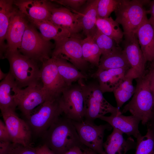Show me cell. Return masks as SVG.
<instances>
[{"mask_svg":"<svg viewBox=\"0 0 154 154\" xmlns=\"http://www.w3.org/2000/svg\"><path fill=\"white\" fill-rule=\"evenodd\" d=\"M60 116L41 137L55 154H64L75 146H84L81 143L71 120Z\"/></svg>","mask_w":154,"mask_h":154,"instance_id":"obj_1","label":"cell"},{"mask_svg":"<svg viewBox=\"0 0 154 154\" xmlns=\"http://www.w3.org/2000/svg\"><path fill=\"white\" fill-rule=\"evenodd\" d=\"M136 86L133 96L124 107L121 113L122 114L129 112L144 125L147 124L151 115L153 106L149 72L136 79Z\"/></svg>","mask_w":154,"mask_h":154,"instance_id":"obj_2","label":"cell"},{"mask_svg":"<svg viewBox=\"0 0 154 154\" xmlns=\"http://www.w3.org/2000/svg\"><path fill=\"white\" fill-rule=\"evenodd\" d=\"M5 58L9 62V71L20 88L41 82L40 68L37 62L23 55L18 50L6 52Z\"/></svg>","mask_w":154,"mask_h":154,"instance_id":"obj_3","label":"cell"},{"mask_svg":"<svg viewBox=\"0 0 154 154\" xmlns=\"http://www.w3.org/2000/svg\"><path fill=\"white\" fill-rule=\"evenodd\" d=\"M147 1L119 0L114 11L115 20L121 25L124 37L137 35L138 28L147 18V12L143 7Z\"/></svg>","mask_w":154,"mask_h":154,"instance_id":"obj_4","label":"cell"},{"mask_svg":"<svg viewBox=\"0 0 154 154\" xmlns=\"http://www.w3.org/2000/svg\"><path fill=\"white\" fill-rule=\"evenodd\" d=\"M46 100L37 111L33 112L26 121L32 135L41 137L50 126L62 114L60 97Z\"/></svg>","mask_w":154,"mask_h":154,"instance_id":"obj_5","label":"cell"},{"mask_svg":"<svg viewBox=\"0 0 154 154\" xmlns=\"http://www.w3.org/2000/svg\"><path fill=\"white\" fill-rule=\"evenodd\" d=\"M78 81L82 86L84 96V119L93 122L107 114H116L120 111L119 108L113 106L105 99L98 84H85L82 80Z\"/></svg>","mask_w":154,"mask_h":154,"instance_id":"obj_6","label":"cell"},{"mask_svg":"<svg viewBox=\"0 0 154 154\" xmlns=\"http://www.w3.org/2000/svg\"><path fill=\"white\" fill-rule=\"evenodd\" d=\"M54 46L50 40L44 39L31 23L27 26L18 50L29 58L42 63L50 58L51 50Z\"/></svg>","mask_w":154,"mask_h":154,"instance_id":"obj_7","label":"cell"},{"mask_svg":"<svg viewBox=\"0 0 154 154\" xmlns=\"http://www.w3.org/2000/svg\"><path fill=\"white\" fill-rule=\"evenodd\" d=\"M79 34L72 35L61 40L55 41V46L51 58H61L70 62L78 70L84 71L88 63L83 56L82 42Z\"/></svg>","mask_w":154,"mask_h":154,"instance_id":"obj_8","label":"cell"},{"mask_svg":"<svg viewBox=\"0 0 154 154\" xmlns=\"http://www.w3.org/2000/svg\"><path fill=\"white\" fill-rule=\"evenodd\" d=\"M82 143L98 154H106L103 148L105 131L112 127L108 123L98 125L86 119L72 120Z\"/></svg>","mask_w":154,"mask_h":154,"instance_id":"obj_9","label":"cell"},{"mask_svg":"<svg viewBox=\"0 0 154 154\" xmlns=\"http://www.w3.org/2000/svg\"><path fill=\"white\" fill-rule=\"evenodd\" d=\"M60 102L63 114L72 120L79 121L85 119V103L82 86L77 84L68 86L62 92Z\"/></svg>","mask_w":154,"mask_h":154,"instance_id":"obj_10","label":"cell"},{"mask_svg":"<svg viewBox=\"0 0 154 154\" xmlns=\"http://www.w3.org/2000/svg\"><path fill=\"white\" fill-rule=\"evenodd\" d=\"M40 78L42 89L48 99L59 98L68 87L59 74L55 59L52 58L42 63Z\"/></svg>","mask_w":154,"mask_h":154,"instance_id":"obj_11","label":"cell"},{"mask_svg":"<svg viewBox=\"0 0 154 154\" xmlns=\"http://www.w3.org/2000/svg\"><path fill=\"white\" fill-rule=\"evenodd\" d=\"M124 38L123 51L131 67L125 77L136 79L146 73L147 61L140 47L137 35Z\"/></svg>","mask_w":154,"mask_h":154,"instance_id":"obj_12","label":"cell"},{"mask_svg":"<svg viewBox=\"0 0 154 154\" xmlns=\"http://www.w3.org/2000/svg\"><path fill=\"white\" fill-rule=\"evenodd\" d=\"M1 111L12 143L24 146L31 145L33 135L26 121L18 116L15 110L7 109Z\"/></svg>","mask_w":154,"mask_h":154,"instance_id":"obj_13","label":"cell"},{"mask_svg":"<svg viewBox=\"0 0 154 154\" xmlns=\"http://www.w3.org/2000/svg\"><path fill=\"white\" fill-rule=\"evenodd\" d=\"M41 82L20 89L16 99L17 106L26 118L35 108L48 99L42 89Z\"/></svg>","mask_w":154,"mask_h":154,"instance_id":"obj_14","label":"cell"},{"mask_svg":"<svg viewBox=\"0 0 154 154\" xmlns=\"http://www.w3.org/2000/svg\"><path fill=\"white\" fill-rule=\"evenodd\" d=\"M14 4L31 23L49 21L52 9L55 6L46 0L14 1Z\"/></svg>","mask_w":154,"mask_h":154,"instance_id":"obj_15","label":"cell"},{"mask_svg":"<svg viewBox=\"0 0 154 154\" xmlns=\"http://www.w3.org/2000/svg\"><path fill=\"white\" fill-rule=\"evenodd\" d=\"M29 21L26 17L17 7L11 18L6 35L7 44L6 53L14 51L20 48Z\"/></svg>","mask_w":154,"mask_h":154,"instance_id":"obj_16","label":"cell"},{"mask_svg":"<svg viewBox=\"0 0 154 154\" xmlns=\"http://www.w3.org/2000/svg\"><path fill=\"white\" fill-rule=\"evenodd\" d=\"M80 17L79 13H73L66 7L55 6L52 9L49 21L74 35L79 34L82 30Z\"/></svg>","mask_w":154,"mask_h":154,"instance_id":"obj_17","label":"cell"},{"mask_svg":"<svg viewBox=\"0 0 154 154\" xmlns=\"http://www.w3.org/2000/svg\"><path fill=\"white\" fill-rule=\"evenodd\" d=\"M99 119L106 121L113 128L117 129L129 136L137 139L141 135L139 129L140 120L132 116H125L120 111L109 116H103Z\"/></svg>","mask_w":154,"mask_h":154,"instance_id":"obj_18","label":"cell"},{"mask_svg":"<svg viewBox=\"0 0 154 154\" xmlns=\"http://www.w3.org/2000/svg\"><path fill=\"white\" fill-rule=\"evenodd\" d=\"M129 69L120 68L96 71L92 77L98 79L99 87L103 93L113 92L124 79Z\"/></svg>","mask_w":154,"mask_h":154,"instance_id":"obj_19","label":"cell"},{"mask_svg":"<svg viewBox=\"0 0 154 154\" xmlns=\"http://www.w3.org/2000/svg\"><path fill=\"white\" fill-rule=\"evenodd\" d=\"M104 143L103 148L106 154H126L129 150L136 147V143L131 136L126 139L123 133L115 128Z\"/></svg>","mask_w":154,"mask_h":154,"instance_id":"obj_20","label":"cell"},{"mask_svg":"<svg viewBox=\"0 0 154 154\" xmlns=\"http://www.w3.org/2000/svg\"><path fill=\"white\" fill-rule=\"evenodd\" d=\"M20 88L9 71L5 78L0 83V109L15 110L16 99Z\"/></svg>","mask_w":154,"mask_h":154,"instance_id":"obj_21","label":"cell"},{"mask_svg":"<svg viewBox=\"0 0 154 154\" xmlns=\"http://www.w3.org/2000/svg\"><path fill=\"white\" fill-rule=\"evenodd\" d=\"M137 36L146 61L152 62L154 60V28L147 18L138 28Z\"/></svg>","mask_w":154,"mask_h":154,"instance_id":"obj_22","label":"cell"},{"mask_svg":"<svg viewBox=\"0 0 154 154\" xmlns=\"http://www.w3.org/2000/svg\"><path fill=\"white\" fill-rule=\"evenodd\" d=\"M14 1L0 0V47L1 58L5 53L6 46L4 44L11 18L17 9L14 7Z\"/></svg>","mask_w":154,"mask_h":154,"instance_id":"obj_23","label":"cell"},{"mask_svg":"<svg viewBox=\"0 0 154 154\" xmlns=\"http://www.w3.org/2000/svg\"><path fill=\"white\" fill-rule=\"evenodd\" d=\"M98 1V0L88 1L82 13H79L83 32L86 37H92L97 29L96 23Z\"/></svg>","mask_w":154,"mask_h":154,"instance_id":"obj_24","label":"cell"},{"mask_svg":"<svg viewBox=\"0 0 154 154\" xmlns=\"http://www.w3.org/2000/svg\"><path fill=\"white\" fill-rule=\"evenodd\" d=\"M97 71L109 69L127 68L130 66L123 52L119 46L110 53L101 57Z\"/></svg>","mask_w":154,"mask_h":154,"instance_id":"obj_25","label":"cell"},{"mask_svg":"<svg viewBox=\"0 0 154 154\" xmlns=\"http://www.w3.org/2000/svg\"><path fill=\"white\" fill-rule=\"evenodd\" d=\"M39 30L43 38L47 40L55 41L61 40L72 35L66 30L56 25L49 21H35L31 23Z\"/></svg>","mask_w":154,"mask_h":154,"instance_id":"obj_26","label":"cell"},{"mask_svg":"<svg viewBox=\"0 0 154 154\" xmlns=\"http://www.w3.org/2000/svg\"><path fill=\"white\" fill-rule=\"evenodd\" d=\"M54 59L59 74L68 86L74 82L86 78L85 74L67 60L61 58Z\"/></svg>","mask_w":154,"mask_h":154,"instance_id":"obj_27","label":"cell"},{"mask_svg":"<svg viewBox=\"0 0 154 154\" xmlns=\"http://www.w3.org/2000/svg\"><path fill=\"white\" fill-rule=\"evenodd\" d=\"M96 25L101 33L114 39L118 45L122 40L124 34L119 24L111 17L105 18H97Z\"/></svg>","mask_w":154,"mask_h":154,"instance_id":"obj_28","label":"cell"},{"mask_svg":"<svg viewBox=\"0 0 154 154\" xmlns=\"http://www.w3.org/2000/svg\"><path fill=\"white\" fill-rule=\"evenodd\" d=\"M83 57L92 66L98 67L102 55L101 52L92 37H86L82 42Z\"/></svg>","mask_w":154,"mask_h":154,"instance_id":"obj_29","label":"cell"},{"mask_svg":"<svg viewBox=\"0 0 154 154\" xmlns=\"http://www.w3.org/2000/svg\"><path fill=\"white\" fill-rule=\"evenodd\" d=\"M92 37L99 48L102 55L110 53L119 46L114 39L98 29Z\"/></svg>","mask_w":154,"mask_h":154,"instance_id":"obj_30","label":"cell"},{"mask_svg":"<svg viewBox=\"0 0 154 154\" xmlns=\"http://www.w3.org/2000/svg\"><path fill=\"white\" fill-rule=\"evenodd\" d=\"M134 154H152L154 151V139L148 129L146 134L137 138Z\"/></svg>","mask_w":154,"mask_h":154,"instance_id":"obj_31","label":"cell"},{"mask_svg":"<svg viewBox=\"0 0 154 154\" xmlns=\"http://www.w3.org/2000/svg\"><path fill=\"white\" fill-rule=\"evenodd\" d=\"M119 3V0H98L97 5V18L109 17L114 11Z\"/></svg>","mask_w":154,"mask_h":154,"instance_id":"obj_32","label":"cell"},{"mask_svg":"<svg viewBox=\"0 0 154 154\" xmlns=\"http://www.w3.org/2000/svg\"><path fill=\"white\" fill-rule=\"evenodd\" d=\"M7 154H36L35 147L11 143Z\"/></svg>","mask_w":154,"mask_h":154,"instance_id":"obj_33","label":"cell"},{"mask_svg":"<svg viewBox=\"0 0 154 154\" xmlns=\"http://www.w3.org/2000/svg\"><path fill=\"white\" fill-rule=\"evenodd\" d=\"M117 103V107H121L133 94L119 88V86L113 91Z\"/></svg>","mask_w":154,"mask_h":154,"instance_id":"obj_34","label":"cell"},{"mask_svg":"<svg viewBox=\"0 0 154 154\" xmlns=\"http://www.w3.org/2000/svg\"><path fill=\"white\" fill-rule=\"evenodd\" d=\"M53 1L76 11L79 10L87 2V0H59Z\"/></svg>","mask_w":154,"mask_h":154,"instance_id":"obj_35","label":"cell"},{"mask_svg":"<svg viewBox=\"0 0 154 154\" xmlns=\"http://www.w3.org/2000/svg\"><path fill=\"white\" fill-rule=\"evenodd\" d=\"M133 79L132 78L125 77L119 87L121 89L133 94L135 91V88L133 84Z\"/></svg>","mask_w":154,"mask_h":154,"instance_id":"obj_36","label":"cell"},{"mask_svg":"<svg viewBox=\"0 0 154 154\" xmlns=\"http://www.w3.org/2000/svg\"><path fill=\"white\" fill-rule=\"evenodd\" d=\"M0 141L11 142L8 130L5 123L0 120Z\"/></svg>","mask_w":154,"mask_h":154,"instance_id":"obj_37","label":"cell"},{"mask_svg":"<svg viewBox=\"0 0 154 154\" xmlns=\"http://www.w3.org/2000/svg\"><path fill=\"white\" fill-rule=\"evenodd\" d=\"M86 147L75 146L70 149L64 154H86Z\"/></svg>","mask_w":154,"mask_h":154,"instance_id":"obj_38","label":"cell"},{"mask_svg":"<svg viewBox=\"0 0 154 154\" xmlns=\"http://www.w3.org/2000/svg\"><path fill=\"white\" fill-rule=\"evenodd\" d=\"M36 154H55L47 146L42 144L35 147Z\"/></svg>","mask_w":154,"mask_h":154,"instance_id":"obj_39","label":"cell"},{"mask_svg":"<svg viewBox=\"0 0 154 154\" xmlns=\"http://www.w3.org/2000/svg\"><path fill=\"white\" fill-rule=\"evenodd\" d=\"M147 129L149 130L154 139V108L147 124Z\"/></svg>","mask_w":154,"mask_h":154,"instance_id":"obj_40","label":"cell"},{"mask_svg":"<svg viewBox=\"0 0 154 154\" xmlns=\"http://www.w3.org/2000/svg\"><path fill=\"white\" fill-rule=\"evenodd\" d=\"M11 143L10 141H0V154H7Z\"/></svg>","mask_w":154,"mask_h":154,"instance_id":"obj_41","label":"cell"},{"mask_svg":"<svg viewBox=\"0 0 154 154\" xmlns=\"http://www.w3.org/2000/svg\"><path fill=\"white\" fill-rule=\"evenodd\" d=\"M149 12L151 14V17L149 20L154 28V0L150 3V8Z\"/></svg>","mask_w":154,"mask_h":154,"instance_id":"obj_42","label":"cell"},{"mask_svg":"<svg viewBox=\"0 0 154 154\" xmlns=\"http://www.w3.org/2000/svg\"><path fill=\"white\" fill-rule=\"evenodd\" d=\"M149 73L151 89L153 96V108H154V68L151 69Z\"/></svg>","mask_w":154,"mask_h":154,"instance_id":"obj_43","label":"cell"},{"mask_svg":"<svg viewBox=\"0 0 154 154\" xmlns=\"http://www.w3.org/2000/svg\"><path fill=\"white\" fill-rule=\"evenodd\" d=\"M8 73H4L2 71L1 69H0V80H2L5 79Z\"/></svg>","mask_w":154,"mask_h":154,"instance_id":"obj_44","label":"cell"},{"mask_svg":"<svg viewBox=\"0 0 154 154\" xmlns=\"http://www.w3.org/2000/svg\"><path fill=\"white\" fill-rule=\"evenodd\" d=\"M86 154H98L94 151L86 147Z\"/></svg>","mask_w":154,"mask_h":154,"instance_id":"obj_45","label":"cell"},{"mask_svg":"<svg viewBox=\"0 0 154 154\" xmlns=\"http://www.w3.org/2000/svg\"><path fill=\"white\" fill-rule=\"evenodd\" d=\"M151 62V69L154 68V60Z\"/></svg>","mask_w":154,"mask_h":154,"instance_id":"obj_46","label":"cell"},{"mask_svg":"<svg viewBox=\"0 0 154 154\" xmlns=\"http://www.w3.org/2000/svg\"><path fill=\"white\" fill-rule=\"evenodd\" d=\"M152 154H154V152H153V153Z\"/></svg>","mask_w":154,"mask_h":154,"instance_id":"obj_47","label":"cell"}]
</instances>
